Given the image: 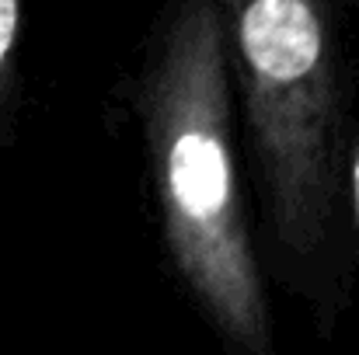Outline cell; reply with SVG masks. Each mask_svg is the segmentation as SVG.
Listing matches in <instances>:
<instances>
[{
  "label": "cell",
  "instance_id": "7a4b0ae2",
  "mask_svg": "<svg viewBox=\"0 0 359 355\" xmlns=\"http://www.w3.org/2000/svg\"><path fill=\"white\" fill-rule=\"evenodd\" d=\"M217 14L272 247L325 293L349 244L346 0H217Z\"/></svg>",
  "mask_w": 359,
  "mask_h": 355
},
{
  "label": "cell",
  "instance_id": "6da1fadb",
  "mask_svg": "<svg viewBox=\"0 0 359 355\" xmlns=\"http://www.w3.org/2000/svg\"><path fill=\"white\" fill-rule=\"evenodd\" d=\"M133 112L175 272L238 352L269 355V303L217 0L161 4L133 77Z\"/></svg>",
  "mask_w": 359,
  "mask_h": 355
},
{
  "label": "cell",
  "instance_id": "3957f363",
  "mask_svg": "<svg viewBox=\"0 0 359 355\" xmlns=\"http://www.w3.org/2000/svg\"><path fill=\"white\" fill-rule=\"evenodd\" d=\"M25 4L0 0V143L11 139L21 109V35H25Z\"/></svg>",
  "mask_w": 359,
  "mask_h": 355
},
{
  "label": "cell",
  "instance_id": "277c9868",
  "mask_svg": "<svg viewBox=\"0 0 359 355\" xmlns=\"http://www.w3.org/2000/svg\"><path fill=\"white\" fill-rule=\"evenodd\" d=\"M342 202H346L349 237H356L359 247V116L356 125H349V146H346V167H342Z\"/></svg>",
  "mask_w": 359,
  "mask_h": 355
}]
</instances>
